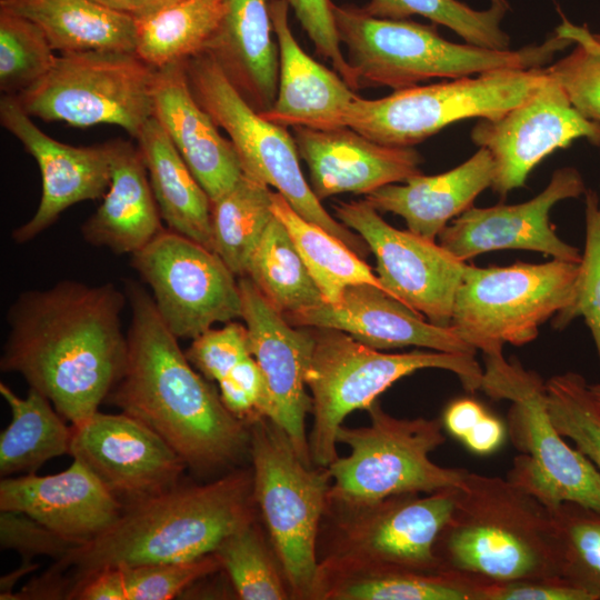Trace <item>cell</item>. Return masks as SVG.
<instances>
[{"instance_id": "7dc6e473", "label": "cell", "mask_w": 600, "mask_h": 600, "mask_svg": "<svg viewBox=\"0 0 600 600\" xmlns=\"http://www.w3.org/2000/svg\"><path fill=\"white\" fill-rule=\"evenodd\" d=\"M0 544L2 550L17 551L23 560L48 556L56 561L78 546L29 516L16 511H1Z\"/></svg>"}, {"instance_id": "9f6ffc18", "label": "cell", "mask_w": 600, "mask_h": 600, "mask_svg": "<svg viewBox=\"0 0 600 600\" xmlns=\"http://www.w3.org/2000/svg\"><path fill=\"white\" fill-rule=\"evenodd\" d=\"M107 8L134 16L139 0H92Z\"/></svg>"}, {"instance_id": "83f0119b", "label": "cell", "mask_w": 600, "mask_h": 600, "mask_svg": "<svg viewBox=\"0 0 600 600\" xmlns=\"http://www.w3.org/2000/svg\"><path fill=\"white\" fill-rule=\"evenodd\" d=\"M494 163L484 148L456 168L433 176L416 174L402 184L390 183L364 196L379 212L400 216L408 230L434 240L474 199L491 188Z\"/></svg>"}, {"instance_id": "8992f818", "label": "cell", "mask_w": 600, "mask_h": 600, "mask_svg": "<svg viewBox=\"0 0 600 600\" xmlns=\"http://www.w3.org/2000/svg\"><path fill=\"white\" fill-rule=\"evenodd\" d=\"M311 329L314 343L306 383L313 416L310 454L317 467L328 468L338 458L337 434L343 420L356 410H367L403 377L441 369L454 373L469 392L481 388L483 369L476 354L429 349L386 353L336 329Z\"/></svg>"}, {"instance_id": "4fadbf2b", "label": "cell", "mask_w": 600, "mask_h": 600, "mask_svg": "<svg viewBox=\"0 0 600 600\" xmlns=\"http://www.w3.org/2000/svg\"><path fill=\"white\" fill-rule=\"evenodd\" d=\"M546 77L544 68L506 69L394 90L381 99L359 97L347 127L382 144L412 147L460 120L500 118Z\"/></svg>"}, {"instance_id": "ba28073f", "label": "cell", "mask_w": 600, "mask_h": 600, "mask_svg": "<svg viewBox=\"0 0 600 600\" xmlns=\"http://www.w3.org/2000/svg\"><path fill=\"white\" fill-rule=\"evenodd\" d=\"M483 361L480 390L510 402L507 431L519 454L506 478L549 509L571 501L600 511V473L552 423L546 381L502 352L483 354Z\"/></svg>"}, {"instance_id": "d590c367", "label": "cell", "mask_w": 600, "mask_h": 600, "mask_svg": "<svg viewBox=\"0 0 600 600\" xmlns=\"http://www.w3.org/2000/svg\"><path fill=\"white\" fill-rule=\"evenodd\" d=\"M244 277L282 314L324 301L287 229L276 217L252 251Z\"/></svg>"}, {"instance_id": "1f68e13d", "label": "cell", "mask_w": 600, "mask_h": 600, "mask_svg": "<svg viewBox=\"0 0 600 600\" xmlns=\"http://www.w3.org/2000/svg\"><path fill=\"white\" fill-rule=\"evenodd\" d=\"M320 564L319 600H483L489 584L448 570Z\"/></svg>"}, {"instance_id": "db71d44e", "label": "cell", "mask_w": 600, "mask_h": 600, "mask_svg": "<svg viewBox=\"0 0 600 600\" xmlns=\"http://www.w3.org/2000/svg\"><path fill=\"white\" fill-rule=\"evenodd\" d=\"M38 566L33 564L30 560H24L23 564L18 568L16 571L10 572L6 577L1 578L0 582V598L3 600L12 599V588L18 582V580L27 574L28 572L34 570Z\"/></svg>"}, {"instance_id": "b9f144b4", "label": "cell", "mask_w": 600, "mask_h": 600, "mask_svg": "<svg viewBox=\"0 0 600 600\" xmlns=\"http://www.w3.org/2000/svg\"><path fill=\"white\" fill-rule=\"evenodd\" d=\"M44 32L32 21L0 9V90L17 96L41 79L56 61Z\"/></svg>"}, {"instance_id": "9a60e30c", "label": "cell", "mask_w": 600, "mask_h": 600, "mask_svg": "<svg viewBox=\"0 0 600 600\" xmlns=\"http://www.w3.org/2000/svg\"><path fill=\"white\" fill-rule=\"evenodd\" d=\"M159 314L178 339H194L214 323L241 318L237 276L212 250L170 229L131 254Z\"/></svg>"}, {"instance_id": "ee69618b", "label": "cell", "mask_w": 600, "mask_h": 600, "mask_svg": "<svg viewBox=\"0 0 600 600\" xmlns=\"http://www.w3.org/2000/svg\"><path fill=\"white\" fill-rule=\"evenodd\" d=\"M556 33L570 39L574 48L544 70L582 116L600 123V34L567 19Z\"/></svg>"}, {"instance_id": "cb8c5ba5", "label": "cell", "mask_w": 600, "mask_h": 600, "mask_svg": "<svg viewBox=\"0 0 600 600\" xmlns=\"http://www.w3.org/2000/svg\"><path fill=\"white\" fill-rule=\"evenodd\" d=\"M0 510L27 514L80 546L113 524L123 504L73 459L69 468L56 474L2 478Z\"/></svg>"}, {"instance_id": "11a10c76", "label": "cell", "mask_w": 600, "mask_h": 600, "mask_svg": "<svg viewBox=\"0 0 600 600\" xmlns=\"http://www.w3.org/2000/svg\"><path fill=\"white\" fill-rule=\"evenodd\" d=\"M181 1L183 0H139L134 17L136 19H144Z\"/></svg>"}, {"instance_id": "681fc988", "label": "cell", "mask_w": 600, "mask_h": 600, "mask_svg": "<svg viewBox=\"0 0 600 600\" xmlns=\"http://www.w3.org/2000/svg\"><path fill=\"white\" fill-rule=\"evenodd\" d=\"M219 383L226 408L250 423L268 416V396L260 368L252 356L240 361Z\"/></svg>"}, {"instance_id": "3957f363", "label": "cell", "mask_w": 600, "mask_h": 600, "mask_svg": "<svg viewBox=\"0 0 600 600\" xmlns=\"http://www.w3.org/2000/svg\"><path fill=\"white\" fill-rule=\"evenodd\" d=\"M252 470H232L203 484L178 486L123 507L97 538L74 547L44 576L69 572L70 591L109 568L191 561L213 553L232 532L256 520Z\"/></svg>"}, {"instance_id": "60d3db41", "label": "cell", "mask_w": 600, "mask_h": 600, "mask_svg": "<svg viewBox=\"0 0 600 600\" xmlns=\"http://www.w3.org/2000/svg\"><path fill=\"white\" fill-rule=\"evenodd\" d=\"M242 600H286L290 591L256 520L228 536L213 552Z\"/></svg>"}, {"instance_id": "e575fe53", "label": "cell", "mask_w": 600, "mask_h": 600, "mask_svg": "<svg viewBox=\"0 0 600 600\" xmlns=\"http://www.w3.org/2000/svg\"><path fill=\"white\" fill-rule=\"evenodd\" d=\"M224 9L226 0H183L137 19L136 53L156 69L188 60L203 51Z\"/></svg>"}, {"instance_id": "d6a6232c", "label": "cell", "mask_w": 600, "mask_h": 600, "mask_svg": "<svg viewBox=\"0 0 600 600\" xmlns=\"http://www.w3.org/2000/svg\"><path fill=\"white\" fill-rule=\"evenodd\" d=\"M0 393L11 411V421L0 434V474L36 473L50 459L69 454L72 426L49 399L33 388L26 398L0 383Z\"/></svg>"}, {"instance_id": "7a4b0ae2", "label": "cell", "mask_w": 600, "mask_h": 600, "mask_svg": "<svg viewBox=\"0 0 600 600\" xmlns=\"http://www.w3.org/2000/svg\"><path fill=\"white\" fill-rule=\"evenodd\" d=\"M124 293L131 309L127 360L106 401L156 432L192 471L231 467L249 451V424L193 370L151 294L133 280L124 282Z\"/></svg>"}, {"instance_id": "4dcf8cb0", "label": "cell", "mask_w": 600, "mask_h": 600, "mask_svg": "<svg viewBox=\"0 0 600 600\" xmlns=\"http://www.w3.org/2000/svg\"><path fill=\"white\" fill-rule=\"evenodd\" d=\"M0 9L34 22L53 50L136 52L137 19L92 0H0Z\"/></svg>"}, {"instance_id": "c3c4849f", "label": "cell", "mask_w": 600, "mask_h": 600, "mask_svg": "<svg viewBox=\"0 0 600 600\" xmlns=\"http://www.w3.org/2000/svg\"><path fill=\"white\" fill-rule=\"evenodd\" d=\"M307 32L316 51L331 62L334 71L354 90L357 83L344 58L338 37L330 0H287Z\"/></svg>"}, {"instance_id": "4316f807", "label": "cell", "mask_w": 600, "mask_h": 600, "mask_svg": "<svg viewBox=\"0 0 600 600\" xmlns=\"http://www.w3.org/2000/svg\"><path fill=\"white\" fill-rule=\"evenodd\" d=\"M271 1L226 0L223 16L203 49L259 113L272 107L279 82Z\"/></svg>"}, {"instance_id": "f907efd6", "label": "cell", "mask_w": 600, "mask_h": 600, "mask_svg": "<svg viewBox=\"0 0 600 600\" xmlns=\"http://www.w3.org/2000/svg\"><path fill=\"white\" fill-rule=\"evenodd\" d=\"M483 600H590L561 577L489 583Z\"/></svg>"}, {"instance_id": "2e32d148", "label": "cell", "mask_w": 600, "mask_h": 600, "mask_svg": "<svg viewBox=\"0 0 600 600\" xmlns=\"http://www.w3.org/2000/svg\"><path fill=\"white\" fill-rule=\"evenodd\" d=\"M333 208L339 221L366 241L384 290L431 323L450 327L468 263L434 240L387 223L364 199Z\"/></svg>"}, {"instance_id": "f6af8a7d", "label": "cell", "mask_w": 600, "mask_h": 600, "mask_svg": "<svg viewBox=\"0 0 600 600\" xmlns=\"http://www.w3.org/2000/svg\"><path fill=\"white\" fill-rule=\"evenodd\" d=\"M584 248L579 262L573 304L553 318V327L562 329L582 317L590 330L600 364V194L584 192Z\"/></svg>"}, {"instance_id": "f35d334b", "label": "cell", "mask_w": 600, "mask_h": 600, "mask_svg": "<svg viewBox=\"0 0 600 600\" xmlns=\"http://www.w3.org/2000/svg\"><path fill=\"white\" fill-rule=\"evenodd\" d=\"M362 10L376 18L402 20L418 14L442 24L467 43L496 50L509 49L510 38L501 21L506 0H491L486 10H474L459 0H370Z\"/></svg>"}, {"instance_id": "9c48e42d", "label": "cell", "mask_w": 600, "mask_h": 600, "mask_svg": "<svg viewBox=\"0 0 600 600\" xmlns=\"http://www.w3.org/2000/svg\"><path fill=\"white\" fill-rule=\"evenodd\" d=\"M370 423L341 426L338 443L349 454L328 469V507H356L404 493H431L460 488L469 470L442 467L429 454L446 442L439 419L396 418L377 400L367 409Z\"/></svg>"}, {"instance_id": "603a6c76", "label": "cell", "mask_w": 600, "mask_h": 600, "mask_svg": "<svg viewBox=\"0 0 600 600\" xmlns=\"http://www.w3.org/2000/svg\"><path fill=\"white\" fill-rule=\"evenodd\" d=\"M299 157L307 163L311 189L321 201L340 193L368 194L421 173L413 147L376 142L350 127H293Z\"/></svg>"}, {"instance_id": "d6986e66", "label": "cell", "mask_w": 600, "mask_h": 600, "mask_svg": "<svg viewBox=\"0 0 600 600\" xmlns=\"http://www.w3.org/2000/svg\"><path fill=\"white\" fill-rule=\"evenodd\" d=\"M238 280L241 319L267 389V419L287 434L300 459L312 466L306 431V417L312 409L306 383L314 343L312 329L290 324L248 277Z\"/></svg>"}, {"instance_id": "6da1fadb", "label": "cell", "mask_w": 600, "mask_h": 600, "mask_svg": "<svg viewBox=\"0 0 600 600\" xmlns=\"http://www.w3.org/2000/svg\"><path fill=\"white\" fill-rule=\"evenodd\" d=\"M127 296L113 283L64 280L21 292L7 316L2 372L21 374L71 426L98 411L127 360L121 312Z\"/></svg>"}, {"instance_id": "5b68a950", "label": "cell", "mask_w": 600, "mask_h": 600, "mask_svg": "<svg viewBox=\"0 0 600 600\" xmlns=\"http://www.w3.org/2000/svg\"><path fill=\"white\" fill-rule=\"evenodd\" d=\"M332 12L357 88L401 90L433 78L458 79L506 69L542 68L573 42L554 33L542 44L496 50L442 38L434 24L376 18L362 8Z\"/></svg>"}, {"instance_id": "6f0895ef", "label": "cell", "mask_w": 600, "mask_h": 600, "mask_svg": "<svg viewBox=\"0 0 600 600\" xmlns=\"http://www.w3.org/2000/svg\"><path fill=\"white\" fill-rule=\"evenodd\" d=\"M588 387H589V390H590V393H591L592 398L594 399V401L597 402V404L600 408V382H598V383H588Z\"/></svg>"}, {"instance_id": "816d5d0a", "label": "cell", "mask_w": 600, "mask_h": 600, "mask_svg": "<svg viewBox=\"0 0 600 600\" xmlns=\"http://www.w3.org/2000/svg\"><path fill=\"white\" fill-rule=\"evenodd\" d=\"M507 437V424L488 411L461 442L470 452L488 456L498 451Z\"/></svg>"}, {"instance_id": "ffe728a7", "label": "cell", "mask_w": 600, "mask_h": 600, "mask_svg": "<svg viewBox=\"0 0 600 600\" xmlns=\"http://www.w3.org/2000/svg\"><path fill=\"white\" fill-rule=\"evenodd\" d=\"M581 173L573 167L557 169L547 187L518 204L471 207L439 234V243L467 261L493 250H529L552 259L579 263L581 252L556 233L550 212L560 201L584 194Z\"/></svg>"}, {"instance_id": "5bb4252c", "label": "cell", "mask_w": 600, "mask_h": 600, "mask_svg": "<svg viewBox=\"0 0 600 600\" xmlns=\"http://www.w3.org/2000/svg\"><path fill=\"white\" fill-rule=\"evenodd\" d=\"M459 488L431 493L396 494L356 507H328L333 517L324 564L436 572L440 531Z\"/></svg>"}, {"instance_id": "8fae6325", "label": "cell", "mask_w": 600, "mask_h": 600, "mask_svg": "<svg viewBox=\"0 0 600 600\" xmlns=\"http://www.w3.org/2000/svg\"><path fill=\"white\" fill-rule=\"evenodd\" d=\"M184 63L192 94L228 133L242 172L273 187L304 219L342 240L360 257L367 256L370 250L366 241L336 220L313 193L300 168L294 139L286 128L257 112L208 52H200Z\"/></svg>"}, {"instance_id": "484cf974", "label": "cell", "mask_w": 600, "mask_h": 600, "mask_svg": "<svg viewBox=\"0 0 600 600\" xmlns=\"http://www.w3.org/2000/svg\"><path fill=\"white\" fill-rule=\"evenodd\" d=\"M289 8L287 0H272L270 4L279 48V82L272 107L260 114L284 128L347 127V117L359 96L340 74L302 50L289 24Z\"/></svg>"}, {"instance_id": "74e56055", "label": "cell", "mask_w": 600, "mask_h": 600, "mask_svg": "<svg viewBox=\"0 0 600 600\" xmlns=\"http://www.w3.org/2000/svg\"><path fill=\"white\" fill-rule=\"evenodd\" d=\"M273 217L269 186L244 173L211 202L213 251L238 278Z\"/></svg>"}, {"instance_id": "7c38bea8", "label": "cell", "mask_w": 600, "mask_h": 600, "mask_svg": "<svg viewBox=\"0 0 600 600\" xmlns=\"http://www.w3.org/2000/svg\"><path fill=\"white\" fill-rule=\"evenodd\" d=\"M154 71L132 51L62 53L14 97L30 117L79 128L113 124L137 139L153 116Z\"/></svg>"}, {"instance_id": "f5cc1de1", "label": "cell", "mask_w": 600, "mask_h": 600, "mask_svg": "<svg viewBox=\"0 0 600 600\" xmlns=\"http://www.w3.org/2000/svg\"><path fill=\"white\" fill-rule=\"evenodd\" d=\"M487 412L477 400L459 398L446 407L441 422L449 434L461 441Z\"/></svg>"}, {"instance_id": "7402d4cb", "label": "cell", "mask_w": 600, "mask_h": 600, "mask_svg": "<svg viewBox=\"0 0 600 600\" xmlns=\"http://www.w3.org/2000/svg\"><path fill=\"white\" fill-rule=\"evenodd\" d=\"M294 327L342 331L378 350L420 347L429 350L476 354L450 327H439L384 290L356 284L336 301L283 314Z\"/></svg>"}, {"instance_id": "ab89813d", "label": "cell", "mask_w": 600, "mask_h": 600, "mask_svg": "<svg viewBox=\"0 0 600 600\" xmlns=\"http://www.w3.org/2000/svg\"><path fill=\"white\" fill-rule=\"evenodd\" d=\"M549 510L559 576L600 600V511L571 501Z\"/></svg>"}, {"instance_id": "ac0fdd59", "label": "cell", "mask_w": 600, "mask_h": 600, "mask_svg": "<svg viewBox=\"0 0 600 600\" xmlns=\"http://www.w3.org/2000/svg\"><path fill=\"white\" fill-rule=\"evenodd\" d=\"M69 454L123 507L178 486L187 468L164 440L124 412L97 411L72 426Z\"/></svg>"}, {"instance_id": "d4e9b609", "label": "cell", "mask_w": 600, "mask_h": 600, "mask_svg": "<svg viewBox=\"0 0 600 600\" xmlns=\"http://www.w3.org/2000/svg\"><path fill=\"white\" fill-rule=\"evenodd\" d=\"M152 114L211 202L234 187L243 174L239 158L192 94L184 61L156 69Z\"/></svg>"}, {"instance_id": "f546056e", "label": "cell", "mask_w": 600, "mask_h": 600, "mask_svg": "<svg viewBox=\"0 0 600 600\" xmlns=\"http://www.w3.org/2000/svg\"><path fill=\"white\" fill-rule=\"evenodd\" d=\"M137 141L168 229L213 251L211 200L153 116Z\"/></svg>"}, {"instance_id": "44dd1931", "label": "cell", "mask_w": 600, "mask_h": 600, "mask_svg": "<svg viewBox=\"0 0 600 600\" xmlns=\"http://www.w3.org/2000/svg\"><path fill=\"white\" fill-rule=\"evenodd\" d=\"M14 96L2 94L0 122L37 161L42 191L34 214L12 231L26 243L54 223L71 206L102 198L110 183V144L74 147L46 134Z\"/></svg>"}, {"instance_id": "30bf717a", "label": "cell", "mask_w": 600, "mask_h": 600, "mask_svg": "<svg viewBox=\"0 0 600 600\" xmlns=\"http://www.w3.org/2000/svg\"><path fill=\"white\" fill-rule=\"evenodd\" d=\"M579 263L552 259L479 268L468 264L458 288L450 328L482 354L506 343L523 346L539 328L574 302Z\"/></svg>"}, {"instance_id": "e0dca14e", "label": "cell", "mask_w": 600, "mask_h": 600, "mask_svg": "<svg viewBox=\"0 0 600 600\" xmlns=\"http://www.w3.org/2000/svg\"><path fill=\"white\" fill-rule=\"evenodd\" d=\"M470 138L493 159L491 189L507 196L524 186L530 172L554 150L577 139L600 147V123L582 116L547 73L523 102L498 119H479Z\"/></svg>"}, {"instance_id": "bcb514c9", "label": "cell", "mask_w": 600, "mask_h": 600, "mask_svg": "<svg viewBox=\"0 0 600 600\" xmlns=\"http://www.w3.org/2000/svg\"><path fill=\"white\" fill-rule=\"evenodd\" d=\"M184 353L206 379L218 382L251 356L248 329L234 320L220 329L210 328L192 339Z\"/></svg>"}, {"instance_id": "52a82bcc", "label": "cell", "mask_w": 600, "mask_h": 600, "mask_svg": "<svg viewBox=\"0 0 600 600\" xmlns=\"http://www.w3.org/2000/svg\"><path fill=\"white\" fill-rule=\"evenodd\" d=\"M253 499L266 522L291 599L319 600L318 537L328 508L327 468L304 463L266 418L249 423Z\"/></svg>"}, {"instance_id": "f1b7e54d", "label": "cell", "mask_w": 600, "mask_h": 600, "mask_svg": "<svg viewBox=\"0 0 600 600\" xmlns=\"http://www.w3.org/2000/svg\"><path fill=\"white\" fill-rule=\"evenodd\" d=\"M109 144V188L81 233L94 247L133 254L164 228L139 148L120 139Z\"/></svg>"}, {"instance_id": "277c9868", "label": "cell", "mask_w": 600, "mask_h": 600, "mask_svg": "<svg viewBox=\"0 0 600 600\" xmlns=\"http://www.w3.org/2000/svg\"><path fill=\"white\" fill-rule=\"evenodd\" d=\"M434 553L487 583L560 577L549 508L507 478L468 471Z\"/></svg>"}, {"instance_id": "836d02e7", "label": "cell", "mask_w": 600, "mask_h": 600, "mask_svg": "<svg viewBox=\"0 0 600 600\" xmlns=\"http://www.w3.org/2000/svg\"><path fill=\"white\" fill-rule=\"evenodd\" d=\"M272 212L287 229L324 301L338 300L346 288L356 284L384 290L378 276L356 251L300 216L278 192H272Z\"/></svg>"}, {"instance_id": "7bdbcfd3", "label": "cell", "mask_w": 600, "mask_h": 600, "mask_svg": "<svg viewBox=\"0 0 600 600\" xmlns=\"http://www.w3.org/2000/svg\"><path fill=\"white\" fill-rule=\"evenodd\" d=\"M546 386L552 423L600 473V408L587 380L578 372L567 371L551 377Z\"/></svg>"}, {"instance_id": "8d00e7d4", "label": "cell", "mask_w": 600, "mask_h": 600, "mask_svg": "<svg viewBox=\"0 0 600 600\" xmlns=\"http://www.w3.org/2000/svg\"><path fill=\"white\" fill-rule=\"evenodd\" d=\"M219 570L214 553L184 562L109 568L73 588L68 599L169 600Z\"/></svg>"}]
</instances>
